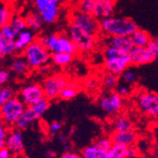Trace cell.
Returning a JSON list of instances; mask_svg holds the SVG:
<instances>
[{
  "instance_id": "cell-43",
  "label": "cell",
  "mask_w": 158,
  "mask_h": 158,
  "mask_svg": "<svg viewBox=\"0 0 158 158\" xmlns=\"http://www.w3.org/2000/svg\"><path fill=\"white\" fill-rule=\"evenodd\" d=\"M14 154L6 146L0 148V158H13Z\"/></svg>"
},
{
  "instance_id": "cell-13",
  "label": "cell",
  "mask_w": 158,
  "mask_h": 158,
  "mask_svg": "<svg viewBox=\"0 0 158 158\" xmlns=\"http://www.w3.org/2000/svg\"><path fill=\"white\" fill-rule=\"evenodd\" d=\"M132 64L142 65L153 62L157 57L153 51L149 48H134L130 52Z\"/></svg>"
},
{
  "instance_id": "cell-11",
  "label": "cell",
  "mask_w": 158,
  "mask_h": 158,
  "mask_svg": "<svg viewBox=\"0 0 158 158\" xmlns=\"http://www.w3.org/2000/svg\"><path fill=\"white\" fill-rule=\"evenodd\" d=\"M17 97L27 105V107L32 106L42 98H46L43 86L39 83H30L22 86Z\"/></svg>"
},
{
  "instance_id": "cell-1",
  "label": "cell",
  "mask_w": 158,
  "mask_h": 158,
  "mask_svg": "<svg viewBox=\"0 0 158 158\" xmlns=\"http://www.w3.org/2000/svg\"><path fill=\"white\" fill-rule=\"evenodd\" d=\"M100 33L103 37L127 36L130 37L137 28L136 23L128 17L111 16L99 21Z\"/></svg>"
},
{
  "instance_id": "cell-29",
  "label": "cell",
  "mask_w": 158,
  "mask_h": 158,
  "mask_svg": "<svg viewBox=\"0 0 158 158\" xmlns=\"http://www.w3.org/2000/svg\"><path fill=\"white\" fill-rule=\"evenodd\" d=\"M13 15L14 14L11 10V8L6 2L2 1L1 6H0V27L10 24Z\"/></svg>"
},
{
  "instance_id": "cell-45",
  "label": "cell",
  "mask_w": 158,
  "mask_h": 158,
  "mask_svg": "<svg viewBox=\"0 0 158 158\" xmlns=\"http://www.w3.org/2000/svg\"><path fill=\"white\" fill-rule=\"evenodd\" d=\"M149 48L153 51V53L156 55V57H158V38H154L152 39Z\"/></svg>"
},
{
  "instance_id": "cell-19",
  "label": "cell",
  "mask_w": 158,
  "mask_h": 158,
  "mask_svg": "<svg viewBox=\"0 0 158 158\" xmlns=\"http://www.w3.org/2000/svg\"><path fill=\"white\" fill-rule=\"evenodd\" d=\"M36 40H37V37L35 36V32H33L31 30H28V28L19 32L15 39L16 53H18V54L23 53L24 50Z\"/></svg>"
},
{
  "instance_id": "cell-41",
  "label": "cell",
  "mask_w": 158,
  "mask_h": 158,
  "mask_svg": "<svg viewBox=\"0 0 158 158\" xmlns=\"http://www.w3.org/2000/svg\"><path fill=\"white\" fill-rule=\"evenodd\" d=\"M10 80V72L7 69H1L0 71V83L1 85H4L5 83H8Z\"/></svg>"
},
{
  "instance_id": "cell-23",
  "label": "cell",
  "mask_w": 158,
  "mask_h": 158,
  "mask_svg": "<svg viewBox=\"0 0 158 158\" xmlns=\"http://www.w3.org/2000/svg\"><path fill=\"white\" fill-rule=\"evenodd\" d=\"M81 158H107V152L100 149L96 144L85 147L81 152Z\"/></svg>"
},
{
  "instance_id": "cell-35",
  "label": "cell",
  "mask_w": 158,
  "mask_h": 158,
  "mask_svg": "<svg viewBox=\"0 0 158 158\" xmlns=\"http://www.w3.org/2000/svg\"><path fill=\"white\" fill-rule=\"evenodd\" d=\"M18 32L14 30L13 27L10 24H8L4 27H1V31H0V37H4L7 39L10 40H15L17 37Z\"/></svg>"
},
{
  "instance_id": "cell-32",
  "label": "cell",
  "mask_w": 158,
  "mask_h": 158,
  "mask_svg": "<svg viewBox=\"0 0 158 158\" xmlns=\"http://www.w3.org/2000/svg\"><path fill=\"white\" fill-rule=\"evenodd\" d=\"M50 99H48V98H44L35 104H33L32 106H31L32 108V110L34 111V113L37 114V117L40 118L41 117H43L44 114L47 113V111L48 110L49 106H50Z\"/></svg>"
},
{
  "instance_id": "cell-39",
  "label": "cell",
  "mask_w": 158,
  "mask_h": 158,
  "mask_svg": "<svg viewBox=\"0 0 158 158\" xmlns=\"http://www.w3.org/2000/svg\"><path fill=\"white\" fill-rule=\"evenodd\" d=\"M10 129V128L9 126L1 122V126H0V147H3L5 145V141L9 135Z\"/></svg>"
},
{
  "instance_id": "cell-33",
  "label": "cell",
  "mask_w": 158,
  "mask_h": 158,
  "mask_svg": "<svg viewBox=\"0 0 158 158\" xmlns=\"http://www.w3.org/2000/svg\"><path fill=\"white\" fill-rule=\"evenodd\" d=\"M16 97V92L10 86H2L0 89V105H3L11 98Z\"/></svg>"
},
{
  "instance_id": "cell-12",
  "label": "cell",
  "mask_w": 158,
  "mask_h": 158,
  "mask_svg": "<svg viewBox=\"0 0 158 158\" xmlns=\"http://www.w3.org/2000/svg\"><path fill=\"white\" fill-rule=\"evenodd\" d=\"M4 146L10 149L14 155L23 153L25 149V144H24L22 132L18 130V129H16L15 127L10 128Z\"/></svg>"
},
{
  "instance_id": "cell-16",
  "label": "cell",
  "mask_w": 158,
  "mask_h": 158,
  "mask_svg": "<svg viewBox=\"0 0 158 158\" xmlns=\"http://www.w3.org/2000/svg\"><path fill=\"white\" fill-rule=\"evenodd\" d=\"M104 46L114 48L119 50H123L125 52L130 53L132 49L135 48L133 42L130 37L127 36H111L105 37L104 39Z\"/></svg>"
},
{
  "instance_id": "cell-47",
  "label": "cell",
  "mask_w": 158,
  "mask_h": 158,
  "mask_svg": "<svg viewBox=\"0 0 158 158\" xmlns=\"http://www.w3.org/2000/svg\"><path fill=\"white\" fill-rule=\"evenodd\" d=\"M154 154L157 156L158 158V129L156 128L155 130V135H154Z\"/></svg>"
},
{
  "instance_id": "cell-14",
  "label": "cell",
  "mask_w": 158,
  "mask_h": 158,
  "mask_svg": "<svg viewBox=\"0 0 158 158\" xmlns=\"http://www.w3.org/2000/svg\"><path fill=\"white\" fill-rule=\"evenodd\" d=\"M116 3L117 0H97L93 15L98 21L113 16L114 8H116Z\"/></svg>"
},
{
  "instance_id": "cell-30",
  "label": "cell",
  "mask_w": 158,
  "mask_h": 158,
  "mask_svg": "<svg viewBox=\"0 0 158 158\" xmlns=\"http://www.w3.org/2000/svg\"><path fill=\"white\" fill-rule=\"evenodd\" d=\"M127 146L120 144H114L107 152V158H129Z\"/></svg>"
},
{
  "instance_id": "cell-2",
  "label": "cell",
  "mask_w": 158,
  "mask_h": 158,
  "mask_svg": "<svg viewBox=\"0 0 158 158\" xmlns=\"http://www.w3.org/2000/svg\"><path fill=\"white\" fill-rule=\"evenodd\" d=\"M104 69L106 72L120 76L132 64L129 52L110 47H104Z\"/></svg>"
},
{
  "instance_id": "cell-49",
  "label": "cell",
  "mask_w": 158,
  "mask_h": 158,
  "mask_svg": "<svg viewBox=\"0 0 158 158\" xmlns=\"http://www.w3.org/2000/svg\"><path fill=\"white\" fill-rule=\"evenodd\" d=\"M55 157V152L53 151H48L46 152V158H54Z\"/></svg>"
},
{
  "instance_id": "cell-37",
  "label": "cell",
  "mask_w": 158,
  "mask_h": 158,
  "mask_svg": "<svg viewBox=\"0 0 158 158\" xmlns=\"http://www.w3.org/2000/svg\"><path fill=\"white\" fill-rule=\"evenodd\" d=\"M95 144L97 146H98L100 149H102L105 152H108L112 146L114 145V143L111 139V137H106V136H102V137H99L97 139V141L95 142Z\"/></svg>"
},
{
  "instance_id": "cell-5",
  "label": "cell",
  "mask_w": 158,
  "mask_h": 158,
  "mask_svg": "<svg viewBox=\"0 0 158 158\" xmlns=\"http://www.w3.org/2000/svg\"><path fill=\"white\" fill-rule=\"evenodd\" d=\"M0 106H1V109H0L1 122L9 126L10 128L15 126L17 120L27 108V105L18 97L11 98L10 100Z\"/></svg>"
},
{
  "instance_id": "cell-22",
  "label": "cell",
  "mask_w": 158,
  "mask_h": 158,
  "mask_svg": "<svg viewBox=\"0 0 158 158\" xmlns=\"http://www.w3.org/2000/svg\"><path fill=\"white\" fill-rule=\"evenodd\" d=\"M26 22L28 30L32 31L33 32H38L42 30L43 26H44L45 22L43 20L42 16L37 11H31L27 14Z\"/></svg>"
},
{
  "instance_id": "cell-36",
  "label": "cell",
  "mask_w": 158,
  "mask_h": 158,
  "mask_svg": "<svg viewBox=\"0 0 158 158\" xmlns=\"http://www.w3.org/2000/svg\"><path fill=\"white\" fill-rule=\"evenodd\" d=\"M136 78H137L136 73L135 72L134 70H132V69H127V70H125L124 72L120 75L121 82L126 83V84H129V85H132L136 81Z\"/></svg>"
},
{
  "instance_id": "cell-4",
  "label": "cell",
  "mask_w": 158,
  "mask_h": 158,
  "mask_svg": "<svg viewBox=\"0 0 158 158\" xmlns=\"http://www.w3.org/2000/svg\"><path fill=\"white\" fill-rule=\"evenodd\" d=\"M66 34L74 42L80 52H89L97 46V36L86 32L72 23H68Z\"/></svg>"
},
{
  "instance_id": "cell-26",
  "label": "cell",
  "mask_w": 158,
  "mask_h": 158,
  "mask_svg": "<svg viewBox=\"0 0 158 158\" xmlns=\"http://www.w3.org/2000/svg\"><path fill=\"white\" fill-rule=\"evenodd\" d=\"M74 55L65 53V52H58L51 54V63L59 67H64L73 62Z\"/></svg>"
},
{
  "instance_id": "cell-24",
  "label": "cell",
  "mask_w": 158,
  "mask_h": 158,
  "mask_svg": "<svg viewBox=\"0 0 158 158\" xmlns=\"http://www.w3.org/2000/svg\"><path fill=\"white\" fill-rule=\"evenodd\" d=\"M14 53H16L15 40L0 37V57L1 59H3L4 57L11 56Z\"/></svg>"
},
{
  "instance_id": "cell-20",
  "label": "cell",
  "mask_w": 158,
  "mask_h": 158,
  "mask_svg": "<svg viewBox=\"0 0 158 158\" xmlns=\"http://www.w3.org/2000/svg\"><path fill=\"white\" fill-rule=\"evenodd\" d=\"M37 119H39V118L37 117V114L34 113V111L32 110V108L30 107H27L26 110L23 112V114H21V117L19 118V119L17 120L15 127L16 129L20 131L23 130H27V129L31 126Z\"/></svg>"
},
{
  "instance_id": "cell-10",
  "label": "cell",
  "mask_w": 158,
  "mask_h": 158,
  "mask_svg": "<svg viewBox=\"0 0 158 158\" xmlns=\"http://www.w3.org/2000/svg\"><path fill=\"white\" fill-rule=\"evenodd\" d=\"M98 106L108 114H118L124 107V98L117 91H105L98 97Z\"/></svg>"
},
{
  "instance_id": "cell-25",
  "label": "cell",
  "mask_w": 158,
  "mask_h": 158,
  "mask_svg": "<svg viewBox=\"0 0 158 158\" xmlns=\"http://www.w3.org/2000/svg\"><path fill=\"white\" fill-rule=\"evenodd\" d=\"M118 76L109 72H105V74H103V76L102 77V80H100V84L105 91H114V89L118 88Z\"/></svg>"
},
{
  "instance_id": "cell-18",
  "label": "cell",
  "mask_w": 158,
  "mask_h": 158,
  "mask_svg": "<svg viewBox=\"0 0 158 158\" xmlns=\"http://www.w3.org/2000/svg\"><path fill=\"white\" fill-rule=\"evenodd\" d=\"M42 45H44L51 54L61 52V40L60 33H50V34H42L37 37Z\"/></svg>"
},
{
  "instance_id": "cell-9",
  "label": "cell",
  "mask_w": 158,
  "mask_h": 158,
  "mask_svg": "<svg viewBox=\"0 0 158 158\" xmlns=\"http://www.w3.org/2000/svg\"><path fill=\"white\" fill-rule=\"evenodd\" d=\"M69 81V78L63 73H57L48 76L42 83L46 98L48 99L60 98L63 90L66 87Z\"/></svg>"
},
{
  "instance_id": "cell-21",
  "label": "cell",
  "mask_w": 158,
  "mask_h": 158,
  "mask_svg": "<svg viewBox=\"0 0 158 158\" xmlns=\"http://www.w3.org/2000/svg\"><path fill=\"white\" fill-rule=\"evenodd\" d=\"M133 45L135 48H146L149 47L150 43L152 41V38L150 34L141 30V28H137V30L130 36Z\"/></svg>"
},
{
  "instance_id": "cell-38",
  "label": "cell",
  "mask_w": 158,
  "mask_h": 158,
  "mask_svg": "<svg viewBox=\"0 0 158 158\" xmlns=\"http://www.w3.org/2000/svg\"><path fill=\"white\" fill-rule=\"evenodd\" d=\"M99 85H102L100 84V81H98V79L95 77H89L84 81V86L86 87V89L89 91L96 90Z\"/></svg>"
},
{
  "instance_id": "cell-28",
  "label": "cell",
  "mask_w": 158,
  "mask_h": 158,
  "mask_svg": "<svg viewBox=\"0 0 158 158\" xmlns=\"http://www.w3.org/2000/svg\"><path fill=\"white\" fill-rule=\"evenodd\" d=\"M81 90V85L78 82H74V81H69V83L67 84L66 87L63 90L60 98L64 99V100H69L74 98L78 93Z\"/></svg>"
},
{
  "instance_id": "cell-40",
  "label": "cell",
  "mask_w": 158,
  "mask_h": 158,
  "mask_svg": "<svg viewBox=\"0 0 158 158\" xmlns=\"http://www.w3.org/2000/svg\"><path fill=\"white\" fill-rule=\"evenodd\" d=\"M117 92H118L119 95H121L123 98L128 97L129 95L131 94V92H132L131 85H129V84H126V83L121 82V84H119V85L118 86Z\"/></svg>"
},
{
  "instance_id": "cell-3",
  "label": "cell",
  "mask_w": 158,
  "mask_h": 158,
  "mask_svg": "<svg viewBox=\"0 0 158 158\" xmlns=\"http://www.w3.org/2000/svg\"><path fill=\"white\" fill-rule=\"evenodd\" d=\"M22 55L27 61L31 70L42 69L51 61L50 51L37 40L28 46Z\"/></svg>"
},
{
  "instance_id": "cell-44",
  "label": "cell",
  "mask_w": 158,
  "mask_h": 158,
  "mask_svg": "<svg viewBox=\"0 0 158 158\" xmlns=\"http://www.w3.org/2000/svg\"><path fill=\"white\" fill-rule=\"evenodd\" d=\"M60 158H81V155L77 153L76 152L68 151V152H64V153L61 155Z\"/></svg>"
},
{
  "instance_id": "cell-27",
  "label": "cell",
  "mask_w": 158,
  "mask_h": 158,
  "mask_svg": "<svg viewBox=\"0 0 158 158\" xmlns=\"http://www.w3.org/2000/svg\"><path fill=\"white\" fill-rule=\"evenodd\" d=\"M113 128L116 132L130 131L133 129V122L125 116H118L113 121Z\"/></svg>"
},
{
  "instance_id": "cell-15",
  "label": "cell",
  "mask_w": 158,
  "mask_h": 158,
  "mask_svg": "<svg viewBox=\"0 0 158 158\" xmlns=\"http://www.w3.org/2000/svg\"><path fill=\"white\" fill-rule=\"evenodd\" d=\"M10 71L16 78L23 79L31 73V68L23 55H17L10 64Z\"/></svg>"
},
{
  "instance_id": "cell-6",
  "label": "cell",
  "mask_w": 158,
  "mask_h": 158,
  "mask_svg": "<svg viewBox=\"0 0 158 158\" xmlns=\"http://www.w3.org/2000/svg\"><path fill=\"white\" fill-rule=\"evenodd\" d=\"M31 1L45 24L51 25L56 23L59 19L63 0H31Z\"/></svg>"
},
{
  "instance_id": "cell-17",
  "label": "cell",
  "mask_w": 158,
  "mask_h": 158,
  "mask_svg": "<svg viewBox=\"0 0 158 158\" xmlns=\"http://www.w3.org/2000/svg\"><path fill=\"white\" fill-rule=\"evenodd\" d=\"M114 144H120L127 147L135 146L137 140V135L133 130L124 131V132H116L114 131L110 136Z\"/></svg>"
},
{
  "instance_id": "cell-50",
  "label": "cell",
  "mask_w": 158,
  "mask_h": 158,
  "mask_svg": "<svg viewBox=\"0 0 158 158\" xmlns=\"http://www.w3.org/2000/svg\"><path fill=\"white\" fill-rule=\"evenodd\" d=\"M13 158H31V157H28L27 155H26V154H24V153H21V154L14 155Z\"/></svg>"
},
{
  "instance_id": "cell-46",
  "label": "cell",
  "mask_w": 158,
  "mask_h": 158,
  "mask_svg": "<svg viewBox=\"0 0 158 158\" xmlns=\"http://www.w3.org/2000/svg\"><path fill=\"white\" fill-rule=\"evenodd\" d=\"M138 155V151L136 148H135V146H131L128 148V156L129 158H134L135 156Z\"/></svg>"
},
{
  "instance_id": "cell-48",
  "label": "cell",
  "mask_w": 158,
  "mask_h": 158,
  "mask_svg": "<svg viewBox=\"0 0 158 158\" xmlns=\"http://www.w3.org/2000/svg\"><path fill=\"white\" fill-rule=\"evenodd\" d=\"M58 139H59V142L61 143V144L64 146V145H65V144H67V143H69L68 142V139H67V137L66 136H64V135H62V134H60L59 135H58Z\"/></svg>"
},
{
  "instance_id": "cell-7",
  "label": "cell",
  "mask_w": 158,
  "mask_h": 158,
  "mask_svg": "<svg viewBox=\"0 0 158 158\" xmlns=\"http://www.w3.org/2000/svg\"><path fill=\"white\" fill-rule=\"evenodd\" d=\"M135 103L141 113L151 118H158V94L152 91L140 90L135 95Z\"/></svg>"
},
{
  "instance_id": "cell-8",
  "label": "cell",
  "mask_w": 158,
  "mask_h": 158,
  "mask_svg": "<svg viewBox=\"0 0 158 158\" xmlns=\"http://www.w3.org/2000/svg\"><path fill=\"white\" fill-rule=\"evenodd\" d=\"M69 23L78 26L81 30L95 36H98L100 33L99 21L93 14L81 12L74 9L69 14Z\"/></svg>"
},
{
  "instance_id": "cell-42",
  "label": "cell",
  "mask_w": 158,
  "mask_h": 158,
  "mask_svg": "<svg viewBox=\"0 0 158 158\" xmlns=\"http://www.w3.org/2000/svg\"><path fill=\"white\" fill-rule=\"evenodd\" d=\"M62 130V123L59 121H53L48 126V131L51 134H58Z\"/></svg>"
},
{
  "instance_id": "cell-31",
  "label": "cell",
  "mask_w": 158,
  "mask_h": 158,
  "mask_svg": "<svg viewBox=\"0 0 158 158\" xmlns=\"http://www.w3.org/2000/svg\"><path fill=\"white\" fill-rule=\"evenodd\" d=\"M96 2H97V0H76L74 9L81 12L93 14Z\"/></svg>"
},
{
  "instance_id": "cell-34",
  "label": "cell",
  "mask_w": 158,
  "mask_h": 158,
  "mask_svg": "<svg viewBox=\"0 0 158 158\" xmlns=\"http://www.w3.org/2000/svg\"><path fill=\"white\" fill-rule=\"evenodd\" d=\"M10 24L13 27V28L18 33L27 28L26 18L23 17L22 15H19V14H15V15H13V17H12V19H11Z\"/></svg>"
}]
</instances>
